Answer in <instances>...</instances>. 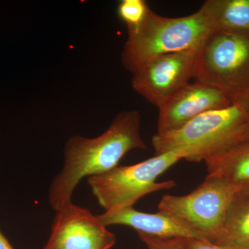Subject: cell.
I'll return each instance as SVG.
<instances>
[{"instance_id":"ffe728a7","label":"cell","mask_w":249,"mask_h":249,"mask_svg":"<svg viewBox=\"0 0 249 249\" xmlns=\"http://www.w3.org/2000/svg\"><path fill=\"white\" fill-rule=\"evenodd\" d=\"M249 121L248 124H247V127H246V130L245 132V137H244V141L249 140Z\"/></svg>"},{"instance_id":"d6986e66","label":"cell","mask_w":249,"mask_h":249,"mask_svg":"<svg viewBox=\"0 0 249 249\" xmlns=\"http://www.w3.org/2000/svg\"><path fill=\"white\" fill-rule=\"evenodd\" d=\"M240 194L249 196V182L240 187Z\"/></svg>"},{"instance_id":"8992f818","label":"cell","mask_w":249,"mask_h":249,"mask_svg":"<svg viewBox=\"0 0 249 249\" xmlns=\"http://www.w3.org/2000/svg\"><path fill=\"white\" fill-rule=\"evenodd\" d=\"M240 190V187L220 178L206 176L204 182L188 194L163 196L158 210L176 218L205 240L214 244Z\"/></svg>"},{"instance_id":"ac0fdd59","label":"cell","mask_w":249,"mask_h":249,"mask_svg":"<svg viewBox=\"0 0 249 249\" xmlns=\"http://www.w3.org/2000/svg\"><path fill=\"white\" fill-rule=\"evenodd\" d=\"M0 249H14L1 231H0Z\"/></svg>"},{"instance_id":"52a82bcc","label":"cell","mask_w":249,"mask_h":249,"mask_svg":"<svg viewBox=\"0 0 249 249\" xmlns=\"http://www.w3.org/2000/svg\"><path fill=\"white\" fill-rule=\"evenodd\" d=\"M199 50L152 59L134 72L132 88L148 102L160 107L193 78Z\"/></svg>"},{"instance_id":"6da1fadb","label":"cell","mask_w":249,"mask_h":249,"mask_svg":"<svg viewBox=\"0 0 249 249\" xmlns=\"http://www.w3.org/2000/svg\"><path fill=\"white\" fill-rule=\"evenodd\" d=\"M142 119L137 111H124L97 137L74 136L64 150V164L50 185L49 204L58 211L72 202V196L83 178L110 171L127 152L147 148L141 134Z\"/></svg>"},{"instance_id":"4fadbf2b","label":"cell","mask_w":249,"mask_h":249,"mask_svg":"<svg viewBox=\"0 0 249 249\" xmlns=\"http://www.w3.org/2000/svg\"><path fill=\"white\" fill-rule=\"evenodd\" d=\"M215 245L228 249H249V196L237 195Z\"/></svg>"},{"instance_id":"8fae6325","label":"cell","mask_w":249,"mask_h":249,"mask_svg":"<svg viewBox=\"0 0 249 249\" xmlns=\"http://www.w3.org/2000/svg\"><path fill=\"white\" fill-rule=\"evenodd\" d=\"M207 177L240 187L249 182V139L242 141L205 160Z\"/></svg>"},{"instance_id":"2e32d148","label":"cell","mask_w":249,"mask_h":249,"mask_svg":"<svg viewBox=\"0 0 249 249\" xmlns=\"http://www.w3.org/2000/svg\"><path fill=\"white\" fill-rule=\"evenodd\" d=\"M186 249H228L208 241L184 238Z\"/></svg>"},{"instance_id":"5bb4252c","label":"cell","mask_w":249,"mask_h":249,"mask_svg":"<svg viewBox=\"0 0 249 249\" xmlns=\"http://www.w3.org/2000/svg\"><path fill=\"white\" fill-rule=\"evenodd\" d=\"M150 9L144 0H122L117 6L118 17L127 26V31L137 30Z\"/></svg>"},{"instance_id":"7a4b0ae2","label":"cell","mask_w":249,"mask_h":249,"mask_svg":"<svg viewBox=\"0 0 249 249\" xmlns=\"http://www.w3.org/2000/svg\"><path fill=\"white\" fill-rule=\"evenodd\" d=\"M249 111L233 103L207 111L180 127L157 133L152 139L155 155L176 152L187 161L200 163L244 141Z\"/></svg>"},{"instance_id":"9c48e42d","label":"cell","mask_w":249,"mask_h":249,"mask_svg":"<svg viewBox=\"0 0 249 249\" xmlns=\"http://www.w3.org/2000/svg\"><path fill=\"white\" fill-rule=\"evenodd\" d=\"M232 104V100L217 88L200 82L189 83L159 107L157 133L175 130L204 113Z\"/></svg>"},{"instance_id":"ba28073f","label":"cell","mask_w":249,"mask_h":249,"mask_svg":"<svg viewBox=\"0 0 249 249\" xmlns=\"http://www.w3.org/2000/svg\"><path fill=\"white\" fill-rule=\"evenodd\" d=\"M116 235L89 210L73 204L55 211L50 237L43 249H111Z\"/></svg>"},{"instance_id":"9a60e30c","label":"cell","mask_w":249,"mask_h":249,"mask_svg":"<svg viewBox=\"0 0 249 249\" xmlns=\"http://www.w3.org/2000/svg\"><path fill=\"white\" fill-rule=\"evenodd\" d=\"M140 240L146 246L147 249H186L184 243V238L173 237H153L145 234L137 232Z\"/></svg>"},{"instance_id":"30bf717a","label":"cell","mask_w":249,"mask_h":249,"mask_svg":"<svg viewBox=\"0 0 249 249\" xmlns=\"http://www.w3.org/2000/svg\"><path fill=\"white\" fill-rule=\"evenodd\" d=\"M97 217L106 227L125 226L132 228L137 232L153 237L205 240L199 234L176 218L160 211L156 213H148L137 211L133 207L105 212L98 214Z\"/></svg>"},{"instance_id":"277c9868","label":"cell","mask_w":249,"mask_h":249,"mask_svg":"<svg viewBox=\"0 0 249 249\" xmlns=\"http://www.w3.org/2000/svg\"><path fill=\"white\" fill-rule=\"evenodd\" d=\"M180 160L176 152H165L136 164L118 165L88 178V183L105 212L133 208L147 195L176 186L173 180L158 182L157 178Z\"/></svg>"},{"instance_id":"e0dca14e","label":"cell","mask_w":249,"mask_h":249,"mask_svg":"<svg viewBox=\"0 0 249 249\" xmlns=\"http://www.w3.org/2000/svg\"><path fill=\"white\" fill-rule=\"evenodd\" d=\"M236 104L240 105L242 107L245 108V109L249 111V88L246 91L245 94L236 103Z\"/></svg>"},{"instance_id":"7c38bea8","label":"cell","mask_w":249,"mask_h":249,"mask_svg":"<svg viewBox=\"0 0 249 249\" xmlns=\"http://www.w3.org/2000/svg\"><path fill=\"white\" fill-rule=\"evenodd\" d=\"M200 9L213 31L249 36V0H208Z\"/></svg>"},{"instance_id":"3957f363","label":"cell","mask_w":249,"mask_h":249,"mask_svg":"<svg viewBox=\"0 0 249 249\" xmlns=\"http://www.w3.org/2000/svg\"><path fill=\"white\" fill-rule=\"evenodd\" d=\"M213 32L209 19L200 9L185 17L168 18L149 11L137 30L127 31L121 60L132 72L152 59L186 51L199 50Z\"/></svg>"},{"instance_id":"5b68a950","label":"cell","mask_w":249,"mask_h":249,"mask_svg":"<svg viewBox=\"0 0 249 249\" xmlns=\"http://www.w3.org/2000/svg\"><path fill=\"white\" fill-rule=\"evenodd\" d=\"M193 78L237 103L249 88V36L213 31L198 51Z\"/></svg>"}]
</instances>
